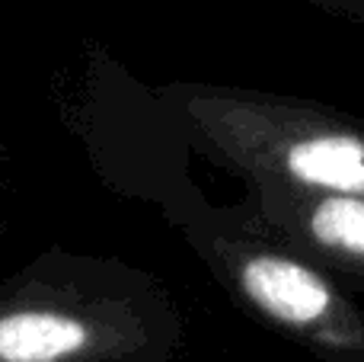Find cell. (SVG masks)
<instances>
[{
    "mask_svg": "<svg viewBox=\"0 0 364 362\" xmlns=\"http://www.w3.org/2000/svg\"><path fill=\"white\" fill-rule=\"evenodd\" d=\"M87 343V327L58 311H13L0 318V362H55Z\"/></svg>",
    "mask_w": 364,
    "mask_h": 362,
    "instance_id": "cell-1",
    "label": "cell"
},
{
    "mask_svg": "<svg viewBox=\"0 0 364 362\" xmlns=\"http://www.w3.org/2000/svg\"><path fill=\"white\" fill-rule=\"evenodd\" d=\"M336 6H342V10H348V13H355V16H361L364 19V0H333Z\"/></svg>",
    "mask_w": 364,
    "mask_h": 362,
    "instance_id": "cell-2",
    "label": "cell"
}]
</instances>
